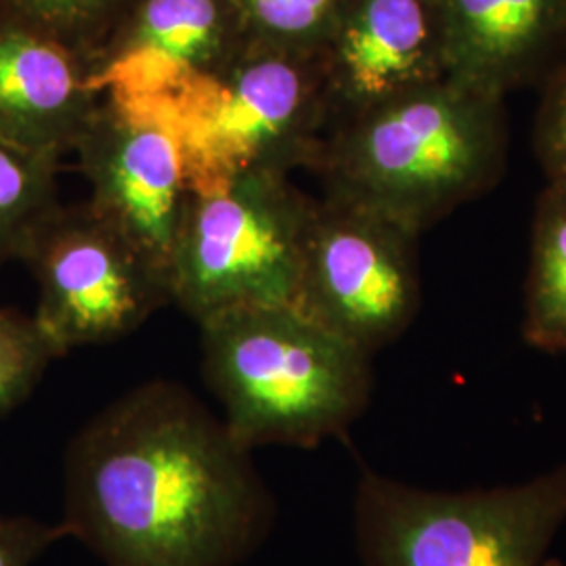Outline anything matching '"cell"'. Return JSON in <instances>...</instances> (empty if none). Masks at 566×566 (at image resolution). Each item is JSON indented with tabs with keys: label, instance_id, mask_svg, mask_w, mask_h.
<instances>
[{
	"label": "cell",
	"instance_id": "ba28073f",
	"mask_svg": "<svg viewBox=\"0 0 566 566\" xmlns=\"http://www.w3.org/2000/svg\"><path fill=\"white\" fill-rule=\"evenodd\" d=\"M21 263L39 285L34 319L60 357L116 343L170 301L168 277L88 202L57 203Z\"/></svg>",
	"mask_w": 566,
	"mask_h": 566
},
{
	"label": "cell",
	"instance_id": "6da1fadb",
	"mask_svg": "<svg viewBox=\"0 0 566 566\" xmlns=\"http://www.w3.org/2000/svg\"><path fill=\"white\" fill-rule=\"evenodd\" d=\"M63 525L103 566H238L277 521L240 446L185 386L151 380L93 416L63 460Z\"/></svg>",
	"mask_w": 566,
	"mask_h": 566
},
{
	"label": "cell",
	"instance_id": "8fae6325",
	"mask_svg": "<svg viewBox=\"0 0 566 566\" xmlns=\"http://www.w3.org/2000/svg\"><path fill=\"white\" fill-rule=\"evenodd\" d=\"M319 61L332 124L446 81L449 65L439 2L340 0Z\"/></svg>",
	"mask_w": 566,
	"mask_h": 566
},
{
	"label": "cell",
	"instance_id": "8992f818",
	"mask_svg": "<svg viewBox=\"0 0 566 566\" xmlns=\"http://www.w3.org/2000/svg\"><path fill=\"white\" fill-rule=\"evenodd\" d=\"M313 206L283 175L193 189L168 271L170 301L198 325L243 306L292 304Z\"/></svg>",
	"mask_w": 566,
	"mask_h": 566
},
{
	"label": "cell",
	"instance_id": "277c9868",
	"mask_svg": "<svg viewBox=\"0 0 566 566\" xmlns=\"http://www.w3.org/2000/svg\"><path fill=\"white\" fill-rule=\"evenodd\" d=\"M145 112L181 139L193 189L313 170L332 126L319 55L252 41L177 102Z\"/></svg>",
	"mask_w": 566,
	"mask_h": 566
},
{
	"label": "cell",
	"instance_id": "52a82bcc",
	"mask_svg": "<svg viewBox=\"0 0 566 566\" xmlns=\"http://www.w3.org/2000/svg\"><path fill=\"white\" fill-rule=\"evenodd\" d=\"M418 240L365 203L324 193L306 229L292 306L371 357L418 317Z\"/></svg>",
	"mask_w": 566,
	"mask_h": 566
},
{
	"label": "cell",
	"instance_id": "30bf717a",
	"mask_svg": "<svg viewBox=\"0 0 566 566\" xmlns=\"http://www.w3.org/2000/svg\"><path fill=\"white\" fill-rule=\"evenodd\" d=\"M231 0H133L88 61L102 97L160 109L210 78L243 42Z\"/></svg>",
	"mask_w": 566,
	"mask_h": 566
},
{
	"label": "cell",
	"instance_id": "3957f363",
	"mask_svg": "<svg viewBox=\"0 0 566 566\" xmlns=\"http://www.w3.org/2000/svg\"><path fill=\"white\" fill-rule=\"evenodd\" d=\"M206 386L240 446L315 449L364 416L371 357L292 304L243 306L200 324Z\"/></svg>",
	"mask_w": 566,
	"mask_h": 566
},
{
	"label": "cell",
	"instance_id": "5bb4252c",
	"mask_svg": "<svg viewBox=\"0 0 566 566\" xmlns=\"http://www.w3.org/2000/svg\"><path fill=\"white\" fill-rule=\"evenodd\" d=\"M526 343L566 353V185L547 182L537 200L526 277Z\"/></svg>",
	"mask_w": 566,
	"mask_h": 566
},
{
	"label": "cell",
	"instance_id": "7c38bea8",
	"mask_svg": "<svg viewBox=\"0 0 566 566\" xmlns=\"http://www.w3.org/2000/svg\"><path fill=\"white\" fill-rule=\"evenodd\" d=\"M103 97L88 61L0 13V137L61 160L76 149Z\"/></svg>",
	"mask_w": 566,
	"mask_h": 566
},
{
	"label": "cell",
	"instance_id": "5b68a950",
	"mask_svg": "<svg viewBox=\"0 0 566 566\" xmlns=\"http://www.w3.org/2000/svg\"><path fill=\"white\" fill-rule=\"evenodd\" d=\"M565 523L566 464L470 491H430L364 468L353 502L364 566H539Z\"/></svg>",
	"mask_w": 566,
	"mask_h": 566
},
{
	"label": "cell",
	"instance_id": "4fadbf2b",
	"mask_svg": "<svg viewBox=\"0 0 566 566\" xmlns=\"http://www.w3.org/2000/svg\"><path fill=\"white\" fill-rule=\"evenodd\" d=\"M449 78L486 95L544 74L566 42V0H437Z\"/></svg>",
	"mask_w": 566,
	"mask_h": 566
},
{
	"label": "cell",
	"instance_id": "7a4b0ae2",
	"mask_svg": "<svg viewBox=\"0 0 566 566\" xmlns=\"http://www.w3.org/2000/svg\"><path fill=\"white\" fill-rule=\"evenodd\" d=\"M506 154L504 99L446 78L332 124L313 170L422 235L500 181Z\"/></svg>",
	"mask_w": 566,
	"mask_h": 566
},
{
	"label": "cell",
	"instance_id": "e0dca14e",
	"mask_svg": "<svg viewBox=\"0 0 566 566\" xmlns=\"http://www.w3.org/2000/svg\"><path fill=\"white\" fill-rule=\"evenodd\" d=\"M245 39L319 55L340 0H231Z\"/></svg>",
	"mask_w": 566,
	"mask_h": 566
},
{
	"label": "cell",
	"instance_id": "2e32d148",
	"mask_svg": "<svg viewBox=\"0 0 566 566\" xmlns=\"http://www.w3.org/2000/svg\"><path fill=\"white\" fill-rule=\"evenodd\" d=\"M130 4L133 0H0V13L41 30L91 61Z\"/></svg>",
	"mask_w": 566,
	"mask_h": 566
},
{
	"label": "cell",
	"instance_id": "d6986e66",
	"mask_svg": "<svg viewBox=\"0 0 566 566\" xmlns=\"http://www.w3.org/2000/svg\"><path fill=\"white\" fill-rule=\"evenodd\" d=\"M535 154L547 182L566 185V63L547 78L535 118Z\"/></svg>",
	"mask_w": 566,
	"mask_h": 566
},
{
	"label": "cell",
	"instance_id": "9a60e30c",
	"mask_svg": "<svg viewBox=\"0 0 566 566\" xmlns=\"http://www.w3.org/2000/svg\"><path fill=\"white\" fill-rule=\"evenodd\" d=\"M60 164L0 137V264L21 261L36 227L60 203Z\"/></svg>",
	"mask_w": 566,
	"mask_h": 566
},
{
	"label": "cell",
	"instance_id": "ac0fdd59",
	"mask_svg": "<svg viewBox=\"0 0 566 566\" xmlns=\"http://www.w3.org/2000/svg\"><path fill=\"white\" fill-rule=\"evenodd\" d=\"M60 359L34 315L0 308V420L20 407Z\"/></svg>",
	"mask_w": 566,
	"mask_h": 566
},
{
	"label": "cell",
	"instance_id": "ffe728a7",
	"mask_svg": "<svg viewBox=\"0 0 566 566\" xmlns=\"http://www.w3.org/2000/svg\"><path fill=\"white\" fill-rule=\"evenodd\" d=\"M63 523L49 525L32 516H0V566H32L61 539H67Z\"/></svg>",
	"mask_w": 566,
	"mask_h": 566
},
{
	"label": "cell",
	"instance_id": "9c48e42d",
	"mask_svg": "<svg viewBox=\"0 0 566 566\" xmlns=\"http://www.w3.org/2000/svg\"><path fill=\"white\" fill-rule=\"evenodd\" d=\"M86 202L166 277L193 198L177 133L156 114L103 97L76 143Z\"/></svg>",
	"mask_w": 566,
	"mask_h": 566
}]
</instances>
